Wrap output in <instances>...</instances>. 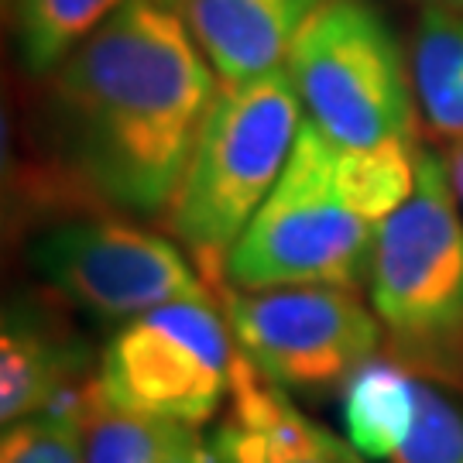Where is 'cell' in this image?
<instances>
[{
  "label": "cell",
  "instance_id": "10",
  "mask_svg": "<svg viewBox=\"0 0 463 463\" xmlns=\"http://www.w3.org/2000/svg\"><path fill=\"white\" fill-rule=\"evenodd\" d=\"M326 0H185V21L220 86L279 72Z\"/></svg>",
  "mask_w": 463,
  "mask_h": 463
},
{
  "label": "cell",
  "instance_id": "6",
  "mask_svg": "<svg viewBox=\"0 0 463 463\" xmlns=\"http://www.w3.org/2000/svg\"><path fill=\"white\" fill-rule=\"evenodd\" d=\"M231 319L206 298H179L128 319L99 361L114 409L199 426L231 395L237 354Z\"/></svg>",
  "mask_w": 463,
  "mask_h": 463
},
{
  "label": "cell",
  "instance_id": "14",
  "mask_svg": "<svg viewBox=\"0 0 463 463\" xmlns=\"http://www.w3.org/2000/svg\"><path fill=\"white\" fill-rule=\"evenodd\" d=\"M83 463H213L196 426L137 415L103 402L86 430Z\"/></svg>",
  "mask_w": 463,
  "mask_h": 463
},
{
  "label": "cell",
  "instance_id": "19",
  "mask_svg": "<svg viewBox=\"0 0 463 463\" xmlns=\"http://www.w3.org/2000/svg\"><path fill=\"white\" fill-rule=\"evenodd\" d=\"M447 175H449V185H453V193H457V203H460L463 210V137H457V141H449L447 148Z\"/></svg>",
  "mask_w": 463,
  "mask_h": 463
},
{
  "label": "cell",
  "instance_id": "1",
  "mask_svg": "<svg viewBox=\"0 0 463 463\" xmlns=\"http://www.w3.org/2000/svg\"><path fill=\"white\" fill-rule=\"evenodd\" d=\"M172 0H128L55 76L69 165L114 206L172 210L220 80Z\"/></svg>",
  "mask_w": 463,
  "mask_h": 463
},
{
  "label": "cell",
  "instance_id": "9",
  "mask_svg": "<svg viewBox=\"0 0 463 463\" xmlns=\"http://www.w3.org/2000/svg\"><path fill=\"white\" fill-rule=\"evenodd\" d=\"M213 463H364L336 432L316 426L271 378L237 354L231 409L210 436Z\"/></svg>",
  "mask_w": 463,
  "mask_h": 463
},
{
  "label": "cell",
  "instance_id": "15",
  "mask_svg": "<svg viewBox=\"0 0 463 463\" xmlns=\"http://www.w3.org/2000/svg\"><path fill=\"white\" fill-rule=\"evenodd\" d=\"M107 402L99 378H86L59 395L45 412L4 426L0 463H83L86 430Z\"/></svg>",
  "mask_w": 463,
  "mask_h": 463
},
{
  "label": "cell",
  "instance_id": "21",
  "mask_svg": "<svg viewBox=\"0 0 463 463\" xmlns=\"http://www.w3.org/2000/svg\"><path fill=\"white\" fill-rule=\"evenodd\" d=\"M4 4H11V0H4Z\"/></svg>",
  "mask_w": 463,
  "mask_h": 463
},
{
  "label": "cell",
  "instance_id": "11",
  "mask_svg": "<svg viewBox=\"0 0 463 463\" xmlns=\"http://www.w3.org/2000/svg\"><path fill=\"white\" fill-rule=\"evenodd\" d=\"M86 364V347L55 316L32 302L7 306L0 333V422L14 426L45 412L72 384L93 378Z\"/></svg>",
  "mask_w": 463,
  "mask_h": 463
},
{
  "label": "cell",
  "instance_id": "18",
  "mask_svg": "<svg viewBox=\"0 0 463 463\" xmlns=\"http://www.w3.org/2000/svg\"><path fill=\"white\" fill-rule=\"evenodd\" d=\"M388 463H463V402L419 381L415 422Z\"/></svg>",
  "mask_w": 463,
  "mask_h": 463
},
{
  "label": "cell",
  "instance_id": "17",
  "mask_svg": "<svg viewBox=\"0 0 463 463\" xmlns=\"http://www.w3.org/2000/svg\"><path fill=\"white\" fill-rule=\"evenodd\" d=\"M419 145L415 141H392L381 148L344 151L336 148V168L340 183L347 189L350 203L361 213L378 223L395 213L415 189L419 172Z\"/></svg>",
  "mask_w": 463,
  "mask_h": 463
},
{
  "label": "cell",
  "instance_id": "8",
  "mask_svg": "<svg viewBox=\"0 0 463 463\" xmlns=\"http://www.w3.org/2000/svg\"><path fill=\"white\" fill-rule=\"evenodd\" d=\"M34 268L83 313L128 323L179 298H206L189 258L162 233L120 220H72L38 237Z\"/></svg>",
  "mask_w": 463,
  "mask_h": 463
},
{
  "label": "cell",
  "instance_id": "16",
  "mask_svg": "<svg viewBox=\"0 0 463 463\" xmlns=\"http://www.w3.org/2000/svg\"><path fill=\"white\" fill-rule=\"evenodd\" d=\"M128 0H17L21 55L32 72H52Z\"/></svg>",
  "mask_w": 463,
  "mask_h": 463
},
{
  "label": "cell",
  "instance_id": "13",
  "mask_svg": "<svg viewBox=\"0 0 463 463\" xmlns=\"http://www.w3.org/2000/svg\"><path fill=\"white\" fill-rule=\"evenodd\" d=\"M412 83L432 137H463V7H426L412 38Z\"/></svg>",
  "mask_w": 463,
  "mask_h": 463
},
{
  "label": "cell",
  "instance_id": "12",
  "mask_svg": "<svg viewBox=\"0 0 463 463\" xmlns=\"http://www.w3.org/2000/svg\"><path fill=\"white\" fill-rule=\"evenodd\" d=\"M340 412L350 447L364 460L388 463L415 422L419 381L392 354H374L340 384Z\"/></svg>",
  "mask_w": 463,
  "mask_h": 463
},
{
  "label": "cell",
  "instance_id": "2",
  "mask_svg": "<svg viewBox=\"0 0 463 463\" xmlns=\"http://www.w3.org/2000/svg\"><path fill=\"white\" fill-rule=\"evenodd\" d=\"M388 354L463 388V216L447 162L419 151L412 196L381 220L367 268Z\"/></svg>",
  "mask_w": 463,
  "mask_h": 463
},
{
  "label": "cell",
  "instance_id": "7",
  "mask_svg": "<svg viewBox=\"0 0 463 463\" xmlns=\"http://www.w3.org/2000/svg\"><path fill=\"white\" fill-rule=\"evenodd\" d=\"M241 354L285 392H326L381 347V319L347 285L223 292Z\"/></svg>",
  "mask_w": 463,
  "mask_h": 463
},
{
  "label": "cell",
  "instance_id": "5",
  "mask_svg": "<svg viewBox=\"0 0 463 463\" xmlns=\"http://www.w3.org/2000/svg\"><path fill=\"white\" fill-rule=\"evenodd\" d=\"M302 114L344 151L415 141V83L388 21L367 0H326L288 52Z\"/></svg>",
  "mask_w": 463,
  "mask_h": 463
},
{
  "label": "cell",
  "instance_id": "20",
  "mask_svg": "<svg viewBox=\"0 0 463 463\" xmlns=\"http://www.w3.org/2000/svg\"><path fill=\"white\" fill-rule=\"evenodd\" d=\"M426 7H463V0H426Z\"/></svg>",
  "mask_w": 463,
  "mask_h": 463
},
{
  "label": "cell",
  "instance_id": "4",
  "mask_svg": "<svg viewBox=\"0 0 463 463\" xmlns=\"http://www.w3.org/2000/svg\"><path fill=\"white\" fill-rule=\"evenodd\" d=\"M378 223L340 183L336 145L302 120L288 165L223 261V285L261 292L281 285H347L367 279Z\"/></svg>",
  "mask_w": 463,
  "mask_h": 463
},
{
  "label": "cell",
  "instance_id": "3",
  "mask_svg": "<svg viewBox=\"0 0 463 463\" xmlns=\"http://www.w3.org/2000/svg\"><path fill=\"white\" fill-rule=\"evenodd\" d=\"M302 120L285 69L220 86L168 210L172 231L206 265L210 288H223V261L281 179Z\"/></svg>",
  "mask_w": 463,
  "mask_h": 463
}]
</instances>
